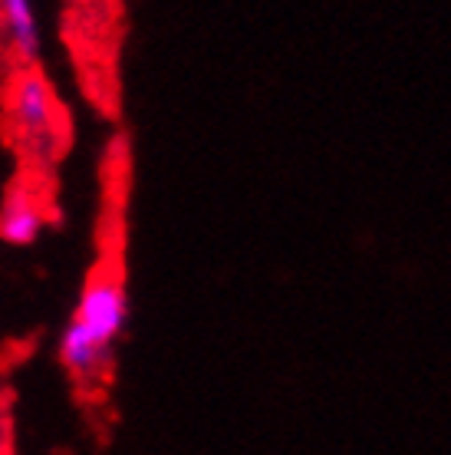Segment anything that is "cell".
<instances>
[{"label": "cell", "mask_w": 451, "mask_h": 455, "mask_svg": "<svg viewBox=\"0 0 451 455\" xmlns=\"http://www.w3.org/2000/svg\"><path fill=\"white\" fill-rule=\"evenodd\" d=\"M129 323V294L115 267H96L59 333V363L76 383H99Z\"/></svg>", "instance_id": "obj_1"}, {"label": "cell", "mask_w": 451, "mask_h": 455, "mask_svg": "<svg viewBox=\"0 0 451 455\" xmlns=\"http://www.w3.org/2000/svg\"><path fill=\"white\" fill-rule=\"evenodd\" d=\"M7 113H11L13 129L36 146H50L53 132L59 129L57 92L36 67H23L13 76L11 92H7Z\"/></svg>", "instance_id": "obj_2"}, {"label": "cell", "mask_w": 451, "mask_h": 455, "mask_svg": "<svg viewBox=\"0 0 451 455\" xmlns=\"http://www.w3.org/2000/svg\"><path fill=\"white\" fill-rule=\"evenodd\" d=\"M0 27L11 40L13 57L20 60L23 67H36L40 46H44L36 0H0Z\"/></svg>", "instance_id": "obj_3"}, {"label": "cell", "mask_w": 451, "mask_h": 455, "mask_svg": "<svg viewBox=\"0 0 451 455\" xmlns=\"http://www.w3.org/2000/svg\"><path fill=\"white\" fill-rule=\"evenodd\" d=\"M44 205L36 202V195L30 188H17L0 208V241L11 248H30L44 235Z\"/></svg>", "instance_id": "obj_4"}, {"label": "cell", "mask_w": 451, "mask_h": 455, "mask_svg": "<svg viewBox=\"0 0 451 455\" xmlns=\"http://www.w3.org/2000/svg\"><path fill=\"white\" fill-rule=\"evenodd\" d=\"M76 4H92V0H76Z\"/></svg>", "instance_id": "obj_5"}]
</instances>
